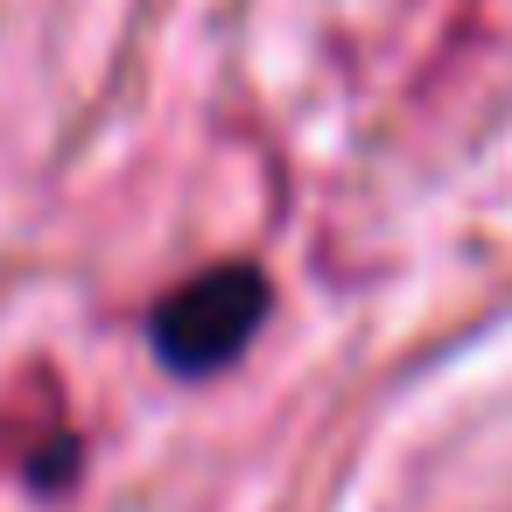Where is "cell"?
Masks as SVG:
<instances>
[{
	"label": "cell",
	"instance_id": "cell-1",
	"mask_svg": "<svg viewBox=\"0 0 512 512\" xmlns=\"http://www.w3.org/2000/svg\"><path fill=\"white\" fill-rule=\"evenodd\" d=\"M260 323H267V281H260V267L225 260V267L190 274V281L155 309L148 337H155V358H162L169 372L197 379V372L232 365V358L253 344Z\"/></svg>",
	"mask_w": 512,
	"mask_h": 512
}]
</instances>
